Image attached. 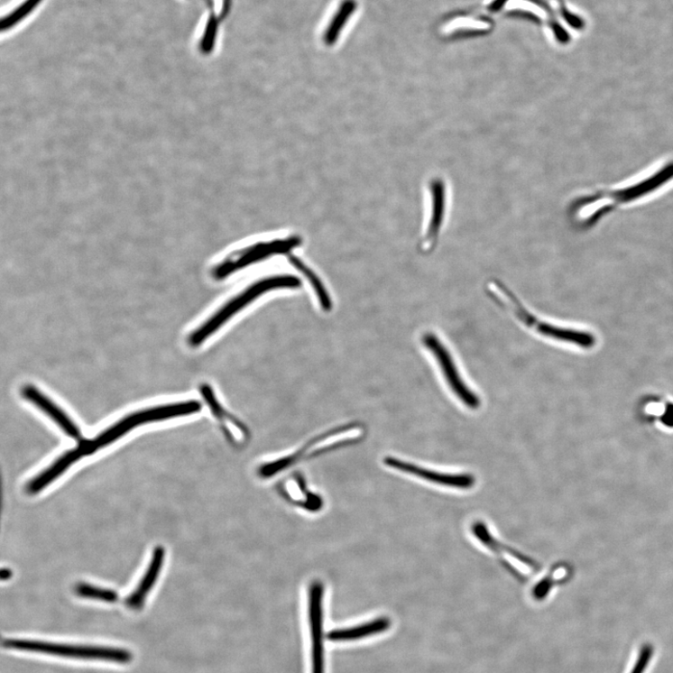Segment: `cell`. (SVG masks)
<instances>
[{
	"label": "cell",
	"mask_w": 673,
	"mask_h": 673,
	"mask_svg": "<svg viewBox=\"0 0 673 673\" xmlns=\"http://www.w3.org/2000/svg\"><path fill=\"white\" fill-rule=\"evenodd\" d=\"M300 280L294 275L281 274L266 277L250 284L247 288L226 302L217 312L195 330L189 339L192 347H198L218 331L231 318L269 292L300 288Z\"/></svg>",
	"instance_id": "cell-1"
},
{
	"label": "cell",
	"mask_w": 673,
	"mask_h": 673,
	"mask_svg": "<svg viewBox=\"0 0 673 673\" xmlns=\"http://www.w3.org/2000/svg\"><path fill=\"white\" fill-rule=\"evenodd\" d=\"M489 297L507 309L521 324L545 338L565 344H572L585 349L596 346L593 334L555 326L542 321L522 305L517 297L500 281L492 280L486 286Z\"/></svg>",
	"instance_id": "cell-2"
},
{
	"label": "cell",
	"mask_w": 673,
	"mask_h": 673,
	"mask_svg": "<svg viewBox=\"0 0 673 673\" xmlns=\"http://www.w3.org/2000/svg\"><path fill=\"white\" fill-rule=\"evenodd\" d=\"M200 410L201 404L199 401H189L153 407L134 412L132 413L131 416L117 422L105 432H102L99 436L91 439V441L81 442L77 448H79V451H81L84 457L94 454L102 447L109 446L116 441L117 438L142 424L189 416V414L198 412Z\"/></svg>",
	"instance_id": "cell-3"
},
{
	"label": "cell",
	"mask_w": 673,
	"mask_h": 673,
	"mask_svg": "<svg viewBox=\"0 0 673 673\" xmlns=\"http://www.w3.org/2000/svg\"><path fill=\"white\" fill-rule=\"evenodd\" d=\"M4 646L7 650L83 660L128 664L134 659L131 651L110 646L72 645L20 639L5 640Z\"/></svg>",
	"instance_id": "cell-4"
},
{
	"label": "cell",
	"mask_w": 673,
	"mask_h": 673,
	"mask_svg": "<svg viewBox=\"0 0 673 673\" xmlns=\"http://www.w3.org/2000/svg\"><path fill=\"white\" fill-rule=\"evenodd\" d=\"M422 344L435 359L451 393L466 407L477 410L481 407V399L462 377L451 352L444 342L432 332L422 336Z\"/></svg>",
	"instance_id": "cell-5"
},
{
	"label": "cell",
	"mask_w": 673,
	"mask_h": 673,
	"mask_svg": "<svg viewBox=\"0 0 673 673\" xmlns=\"http://www.w3.org/2000/svg\"><path fill=\"white\" fill-rule=\"evenodd\" d=\"M300 244L297 238L281 239L254 244L230 253L212 272L217 281H221L246 267L267 260L276 254H289Z\"/></svg>",
	"instance_id": "cell-6"
},
{
	"label": "cell",
	"mask_w": 673,
	"mask_h": 673,
	"mask_svg": "<svg viewBox=\"0 0 673 673\" xmlns=\"http://www.w3.org/2000/svg\"><path fill=\"white\" fill-rule=\"evenodd\" d=\"M324 585L316 581L309 590V619L312 638V673H325Z\"/></svg>",
	"instance_id": "cell-7"
},
{
	"label": "cell",
	"mask_w": 673,
	"mask_h": 673,
	"mask_svg": "<svg viewBox=\"0 0 673 673\" xmlns=\"http://www.w3.org/2000/svg\"><path fill=\"white\" fill-rule=\"evenodd\" d=\"M384 464L387 467L438 485L467 490L473 488L476 484V479L473 475L438 473L394 457H386Z\"/></svg>",
	"instance_id": "cell-8"
},
{
	"label": "cell",
	"mask_w": 673,
	"mask_h": 673,
	"mask_svg": "<svg viewBox=\"0 0 673 673\" xmlns=\"http://www.w3.org/2000/svg\"><path fill=\"white\" fill-rule=\"evenodd\" d=\"M353 427L354 426L352 425L345 426V428L343 427V428L336 429L334 430L328 431L321 435L319 443L315 449L313 448L316 446L317 438H314L313 441H310V443L308 444V446L306 445L301 450H299L295 454L288 456L286 457L279 458L271 463H267L262 466L260 470H258V475H260V476L263 478L273 477L276 475H279L280 473H281L282 471L292 467V466H294L299 461L307 458L309 455H314V454L316 455L317 453H324V452L330 450L328 448L338 447L331 446V445L322 447V445H325L326 443H327L329 439L346 432Z\"/></svg>",
	"instance_id": "cell-9"
},
{
	"label": "cell",
	"mask_w": 673,
	"mask_h": 673,
	"mask_svg": "<svg viewBox=\"0 0 673 673\" xmlns=\"http://www.w3.org/2000/svg\"><path fill=\"white\" fill-rule=\"evenodd\" d=\"M22 396L23 399L32 402L36 407L41 410L47 416L56 422L67 436L73 438H80V429L71 421L67 414L47 396L42 394L33 385H25L22 388Z\"/></svg>",
	"instance_id": "cell-10"
},
{
	"label": "cell",
	"mask_w": 673,
	"mask_h": 673,
	"mask_svg": "<svg viewBox=\"0 0 673 673\" xmlns=\"http://www.w3.org/2000/svg\"><path fill=\"white\" fill-rule=\"evenodd\" d=\"M164 558V549L161 547L155 548L143 578L142 579L134 592L129 595L124 602L127 608L134 611H139L143 607L148 594L153 587L155 582H157V580L159 579V576L163 566Z\"/></svg>",
	"instance_id": "cell-11"
},
{
	"label": "cell",
	"mask_w": 673,
	"mask_h": 673,
	"mask_svg": "<svg viewBox=\"0 0 673 673\" xmlns=\"http://www.w3.org/2000/svg\"><path fill=\"white\" fill-rule=\"evenodd\" d=\"M357 9L355 0H342L332 13L326 24L322 39L326 46L331 47L338 42L341 35L349 24Z\"/></svg>",
	"instance_id": "cell-12"
},
{
	"label": "cell",
	"mask_w": 673,
	"mask_h": 673,
	"mask_svg": "<svg viewBox=\"0 0 673 673\" xmlns=\"http://www.w3.org/2000/svg\"><path fill=\"white\" fill-rule=\"evenodd\" d=\"M82 457L80 451L77 447L68 451L54 464H51L48 469L29 483L27 486L28 493L32 495L39 493L40 491L63 475L74 462Z\"/></svg>",
	"instance_id": "cell-13"
},
{
	"label": "cell",
	"mask_w": 673,
	"mask_h": 673,
	"mask_svg": "<svg viewBox=\"0 0 673 673\" xmlns=\"http://www.w3.org/2000/svg\"><path fill=\"white\" fill-rule=\"evenodd\" d=\"M391 627V619L380 617L359 626L333 631L329 633L328 638L335 642L353 641L383 633L390 630Z\"/></svg>",
	"instance_id": "cell-14"
},
{
	"label": "cell",
	"mask_w": 673,
	"mask_h": 673,
	"mask_svg": "<svg viewBox=\"0 0 673 673\" xmlns=\"http://www.w3.org/2000/svg\"><path fill=\"white\" fill-rule=\"evenodd\" d=\"M199 392L205 400L206 403L210 407L214 416L219 420L226 433V437L230 438L231 430L229 425L235 427L240 433H242L246 438L249 436L248 429L245 426L233 417L219 402L217 399L216 394L211 385L204 383L199 387Z\"/></svg>",
	"instance_id": "cell-15"
},
{
	"label": "cell",
	"mask_w": 673,
	"mask_h": 673,
	"mask_svg": "<svg viewBox=\"0 0 673 673\" xmlns=\"http://www.w3.org/2000/svg\"><path fill=\"white\" fill-rule=\"evenodd\" d=\"M290 261L309 281L324 312H330L333 306L332 300L319 276L300 261L299 258L291 255Z\"/></svg>",
	"instance_id": "cell-16"
},
{
	"label": "cell",
	"mask_w": 673,
	"mask_h": 673,
	"mask_svg": "<svg viewBox=\"0 0 673 673\" xmlns=\"http://www.w3.org/2000/svg\"><path fill=\"white\" fill-rule=\"evenodd\" d=\"M473 533L477 538V539L480 540L483 545L485 546V548H487L488 549L496 553H509L512 557L519 559L521 562H523L531 567L536 566L534 562H532L525 556H522L515 552L514 550L501 545V542H499L496 538H493V536L491 535L488 528L484 525V523L475 522L473 526Z\"/></svg>",
	"instance_id": "cell-17"
},
{
	"label": "cell",
	"mask_w": 673,
	"mask_h": 673,
	"mask_svg": "<svg viewBox=\"0 0 673 673\" xmlns=\"http://www.w3.org/2000/svg\"><path fill=\"white\" fill-rule=\"evenodd\" d=\"M74 591L77 596L80 598L99 601L103 603L115 604L118 601V594L107 588H102L88 585L86 583L78 584Z\"/></svg>",
	"instance_id": "cell-18"
},
{
	"label": "cell",
	"mask_w": 673,
	"mask_h": 673,
	"mask_svg": "<svg viewBox=\"0 0 673 673\" xmlns=\"http://www.w3.org/2000/svg\"><path fill=\"white\" fill-rule=\"evenodd\" d=\"M42 2V0H24V2L14 10L2 21V32H7L27 17Z\"/></svg>",
	"instance_id": "cell-19"
},
{
	"label": "cell",
	"mask_w": 673,
	"mask_h": 673,
	"mask_svg": "<svg viewBox=\"0 0 673 673\" xmlns=\"http://www.w3.org/2000/svg\"><path fill=\"white\" fill-rule=\"evenodd\" d=\"M13 576V573L10 568H4L2 571V579L3 581H7L11 579Z\"/></svg>",
	"instance_id": "cell-20"
}]
</instances>
